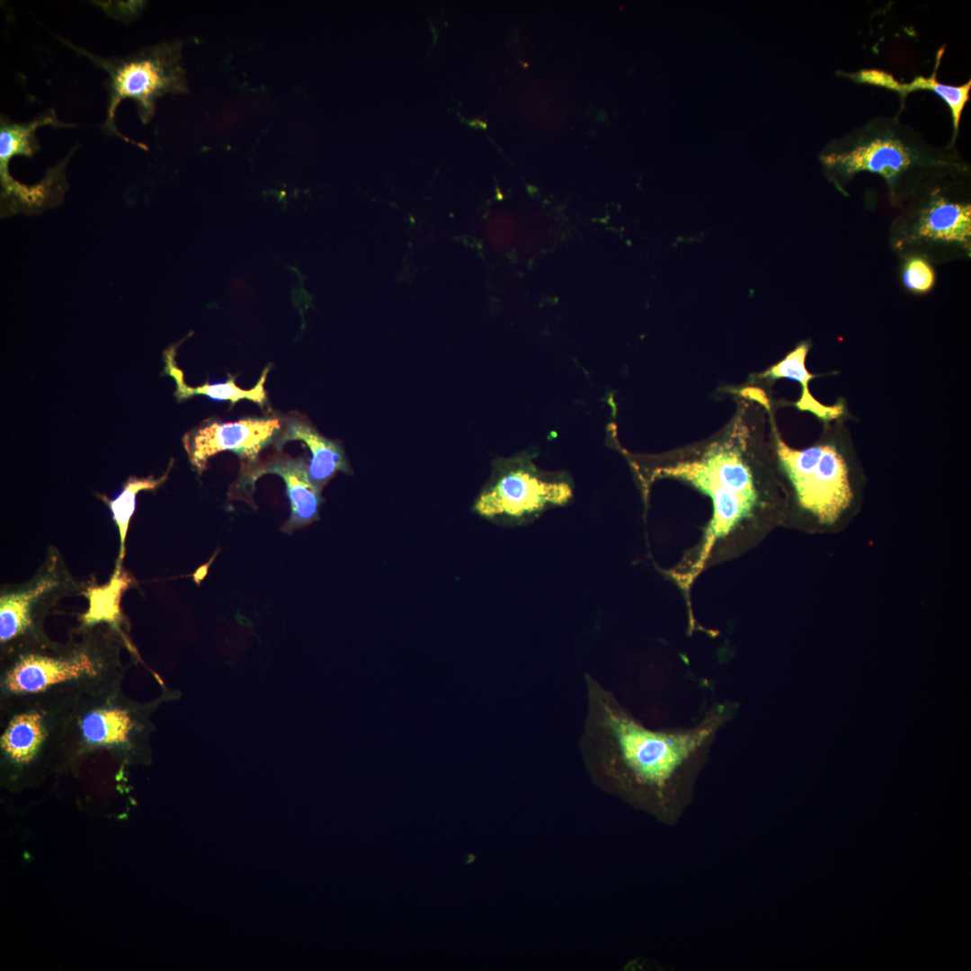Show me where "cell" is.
I'll return each mask as SVG.
<instances>
[{
	"instance_id": "obj_22",
	"label": "cell",
	"mask_w": 971,
	"mask_h": 971,
	"mask_svg": "<svg viewBox=\"0 0 971 971\" xmlns=\"http://www.w3.org/2000/svg\"><path fill=\"white\" fill-rule=\"evenodd\" d=\"M95 4L109 16L124 23H129L140 16L145 1H98Z\"/></svg>"
},
{
	"instance_id": "obj_13",
	"label": "cell",
	"mask_w": 971,
	"mask_h": 971,
	"mask_svg": "<svg viewBox=\"0 0 971 971\" xmlns=\"http://www.w3.org/2000/svg\"><path fill=\"white\" fill-rule=\"evenodd\" d=\"M307 466L302 458L278 453L262 463L258 461L252 469L241 475L240 485L244 489L251 484L254 487L255 481L263 475L273 474L282 478L290 505V515L281 527L285 533H292L319 518L321 490L311 481Z\"/></svg>"
},
{
	"instance_id": "obj_2",
	"label": "cell",
	"mask_w": 971,
	"mask_h": 971,
	"mask_svg": "<svg viewBox=\"0 0 971 971\" xmlns=\"http://www.w3.org/2000/svg\"><path fill=\"white\" fill-rule=\"evenodd\" d=\"M585 684L588 705L580 749L586 764L625 796L662 811L686 802L717 734L739 710L738 703L723 701L690 727L652 730L590 674Z\"/></svg>"
},
{
	"instance_id": "obj_16",
	"label": "cell",
	"mask_w": 971,
	"mask_h": 971,
	"mask_svg": "<svg viewBox=\"0 0 971 971\" xmlns=\"http://www.w3.org/2000/svg\"><path fill=\"white\" fill-rule=\"evenodd\" d=\"M810 343H799L782 360L771 365L760 374V378L768 380L787 379L797 381L801 386L800 397L794 404L802 412H809L823 423L833 422L843 416H849L847 404L839 398L833 405H824L815 398L809 389V382L818 377L808 371L806 366Z\"/></svg>"
},
{
	"instance_id": "obj_9",
	"label": "cell",
	"mask_w": 971,
	"mask_h": 971,
	"mask_svg": "<svg viewBox=\"0 0 971 971\" xmlns=\"http://www.w3.org/2000/svg\"><path fill=\"white\" fill-rule=\"evenodd\" d=\"M537 455L526 450L494 459L473 512L497 525L516 527L534 521L551 508L569 504L575 489L572 477L565 470L541 469L533 461Z\"/></svg>"
},
{
	"instance_id": "obj_6",
	"label": "cell",
	"mask_w": 971,
	"mask_h": 971,
	"mask_svg": "<svg viewBox=\"0 0 971 971\" xmlns=\"http://www.w3.org/2000/svg\"><path fill=\"white\" fill-rule=\"evenodd\" d=\"M83 695L54 690L0 704V769L5 787L19 789L60 771L73 712Z\"/></svg>"
},
{
	"instance_id": "obj_19",
	"label": "cell",
	"mask_w": 971,
	"mask_h": 971,
	"mask_svg": "<svg viewBox=\"0 0 971 971\" xmlns=\"http://www.w3.org/2000/svg\"><path fill=\"white\" fill-rule=\"evenodd\" d=\"M130 582L122 570H113L108 583L102 586L87 585L84 596L88 600V608L80 616L79 627L105 624L128 637L127 620L121 612L120 601L122 591L128 588Z\"/></svg>"
},
{
	"instance_id": "obj_4",
	"label": "cell",
	"mask_w": 971,
	"mask_h": 971,
	"mask_svg": "<svg viewBox=\"0 0 971 971\" xmlns=\"http://www.w3.org/2000/svg\"><path fill=\"white\" fill-rule=\"evenodd\" d=\"M126 648L137 655L128 637L101 624L78 626L63 643L52 640L0 656V704L54 690L88 696L120 689Z\"/></svg>"
},
{
	"instance_id": "obj_11",
	"label": "cell",
	"mask_w": 971,
	"mask_h": 971,
	"mask_svg": "<svg viewBox=\"0 0 971 971\" xmlns=\"http://www.w3.org/2000/svg\"><path fill=\"white\" fill-rule=\"evenodd\" d=\"M281 429L279 416L247 417L229 423L211 421L186 433L183 446L200 474L212 456L223 451H232L243 460L244 474L258 463L261 450L273 444Z\"/></svg>"
},
{
	"instance_id": "obj_20",
	"label": "cell",
	"mask_w": 971,
	"mask_h": 971,
	"mask_svg": "<svg viewBox=\"0 0 971 971\" xmlns=\"http://www.w3.org/2000/svg\"><path fill=\"white\" fill-rule=\"evenodd\" d=\"M173 462L174 461L171 460L165 474L158 478H156L152 475L147 477H130L123 484L121 490L114 498L99 495V497H101L108 505L111 519L119 533L120 548L114 570L122 569V562L126 553L128 530L130 519L135 512L138 494L146 490L154 491L164 484L168 477Z\"/></svg>"
},
{
	"instance_id": "obj_7",
	"label": "cell",
	"mask_w": 971,
	"mask_h": 971,
	"mask_svg": "<svg viewBox=\"0 0 971 971\" xmlns=\"http://www.w3.org/2000/svg\"><path fill=\"white\" fill-rule=\"evenodd\" d=\"M161 699L141 702L126 696L122 688L82 696L73 712L60 771L97 752L108 753L124 766L149 764L151 716Z\"/></svg>"
},
{
	"instance_id": "obj_17",
	"label": "cell",
	"mask_w": 971,
	"mask_h": 971,
	"mask_svg": "<svg viewBox=\"0 0 971 971\" xmlns=\"http://www.w3.org/2000/svg\"><path fill=\"white\" fill-rule=\"evenodd\" d=\"M44 126L54 128H71L75 124L60 121L53 109L39 115L35 119L16 123L1 116L0 120V183L8 182L10 175L8 165L15 156L31 157L40 148L36 130Z\"/></svg>"
},
{
	"instance_id": "obj_18",
	"label": "cell",
	"mask_w": 971,
	"mask_h": 971,
	"mask_svg": "<svg viewBox=\"0 0 971 971\" xmlns=\"http://www.w3.org/2000/svg\"><path fill=\"white\" fill-rule=\"evenodd\" d=\"M175 354L176 344L171 346L165 352L164 359L165 363V373L170 375L176 384L174 396L178 401L190 398L193 396L202 395L213 400L230 401L232 405H235L242 399L253 401L261 407H264L267 404L264 384L270 367L264 369L256 385L251 389H243L238 387L236 384L235 378H231L225 382L214 384L205 383L198 387H190L184 381L183 371L176 365L174 360Z\"/></svg>"
},
{
	"instance_id": "obj_10",
	"label": "cell",
	"mask_w": 971,
	"mask_h": 971,
	"mask_svg": "<svg viewBox=\"0 0 971 971\" xmlns=\"http://www.w3.org/2000/svg\"><path fill=\"white\" fill-rule=\"evenodd\" d=\"M86 586L69 571L61 552L49 546L30 579L0 588V656L50 643L48 616L61 600L84 595Z\"/></svg>"
},
{
	"instance_id": "obj_5",
	"label": "cell",
	"mask_w": 971,
	"mask_h": 971,
	"mask_svg": "<svg viewBox=\"0 0 971 971\" xmlns=\"http://www.w3.org/2000/svg\"><path fill=\"white\" fill-rule=\"evenodd\" d=\"M819 160L837 184L856 174L869 172L883 177L895 195L909 180L916 188L938 171L966 167L955 142L934 147L898 116L871 118L829 140Z\"/></svg>"
},
{
	"instance_id": "obj_14",
	"label": "cell",
	"mask_w": 971,
	"mask_h": 971,
	"mask_svg": "<svg viewBox=\"0 0 971 971\" xmlns=\"http://www.w3.org/2000/svg\"><path fill=\"white\" fill-rule=\"evenodd\" d=\"M944 48L940 49L936 54V62L932 74L929 76H916L912 81L900 82L888 72L876 69L864 68L856 72L838 71L837 75L847 78L855 84L869 85L886 88L898 94L901 101V108H904V101L908 94L917 91H930L938 95L949 107L952 120L951 142L957 141L959 132V125L964 109L970 100L971 80L959 85H952L940 82L938 79V70L941 61Z\"/></svg>"
},
{
	"instance_id": "obj_15",
	"label": "cell",
	"mask_w": 971,
	"mask_h": 971,
	"mask_svg": "<svg viewBox=\"0 0 971 971\" xmlns=\"http://www.w3.org/2000/svg\"><path fill=\"white\" fill-rule=\"evenodd\" d=\"M290 441H303L311 452L308 475L314 485L322 491L337 472H349L343 450L335 441L321 435L304 417L291 414L281 418V429L273 445L280 450Z\"/></svg>"
},
{
	"instance_id": "obj_12",
	"label": "cell",
	"mask_w": 971,
	"mask_h": 971,
	"mask_svg": "<svg viewBox=\"0 0 971 971\" xmlns=\"http://www.w3.org/2000/svg\"><path fill=\"white\" fill-rule=\"evenodd\" d=\"M952 169L932 174L915 188L921 206L917 234L924 239L969 245L971 205L949 194L951 181L945 178Z\"/></svg>"
},
{
	"instance_id": "obj_8",
	"label": "cell",
	"mask_w": 971,
	"mask_h": 971,
	"mask_svg": "<svg viewBox=\"0 0 971 971\" xmlns=\"http://www.w3.org/2000/svg\"><path fill=\"white\" fill-rule=\"evenodd\" d=\"M56 37L107 73L105 87L109 98L106 118L101 125L102 131L107 135L141 147L121 134L116 126L115 113L121 101L131 99L141 122L148 124L156 113L159 98L189 92L186 71L182 64L183 40L161 41L122 57H102L60 36Z\"/></svg>"
},
{
	"instance_id": "obj_1",
	"label": "cell",
	"mask_w": 971,
	"mask_h": 971,
	"mask_svg": "<svg viewBox=\"0 0 971 971\" xmlns=\"http://www.w3.org/2000/svg\"><path fill=\"white\" fill-rule=\"evenodd\" d=\"M764 416L752 432L741 415L710 441L651 465L635 464L646 487L657 478L671 477L711 499L712 516L700 541L665 572L687 599L703 571L740 557L785 525L788 493L771 430L765 438Z\"/></svg>"
},
{
	"instance_id": "obj_3",
	"label": "cell",
	"mask_w": 971,
	"mask_h": 971,
	"mask_svg": "<svg viewBox=\"0 0 971 971\" xmlns=\"http://www.w3.org/2000/svg\"><path fill=\"white\" fill-rule=\"evenodd\" d=\"M850 416L823 423L820 437L799 450L784 441L770 411L773 450L788 493L784 527L839 533L861 511L867 477L846 424Z\"/></svg>"
},
{
	"instance_id": "obj_21",
	"label": "cell",
	"mask_w": 971,
	"mask_h": 971,
	"mask_svg": "<svg viewBox=\"0 0 971 971\" xmlns=\"http://www.w3.org/2000/svg\"><path fill=\"white\" fill-rule=\"evenodd\" d=\"M905 287L913 292H927L934 284L935 274L930 263L921 257L909 259L903 272Z\"/></svg>"
}]
</instances>
